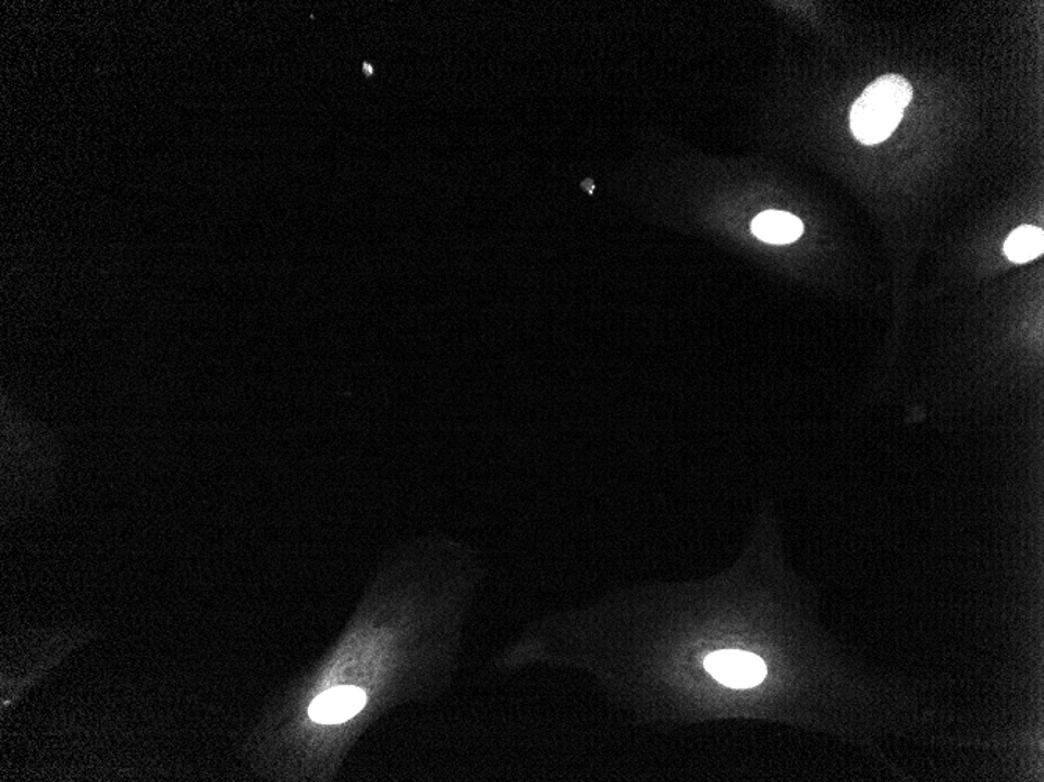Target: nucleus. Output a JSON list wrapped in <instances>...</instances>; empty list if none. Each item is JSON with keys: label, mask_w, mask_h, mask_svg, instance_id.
<instances>
[{"label": "nucleus", "mask_w": 1044, "mask_h": 782, "mask_svg": "<svg viewBox=\"0 0 1044 782\" xmlns=\"http://www.w3.org/2000/svg\"><path fill=\"white\" fill-rule=\"evenodd\" d=\"M1043 229L1032 227V225H1024V227L1015 229L1008 236L1006 246H1004V252H1006L1008 260L1014 261V263H1028V261L1035 260L1043 253Z\"/></svg>", "instance_id": "nucleus-5"}, {"label": "nucleus", "mask_w": 1044, "mask_h": 782, "mask_svg": "<svg viewBox=\"0 0 1044 782\" xmlns=\"http://www.w3.org/2000/svg\"><path fill=\"white\" fill-rule=\"evenodd\" d=\"M365 703L366 695L360 688L351 686L330 688L311 703L310 717L316 723H343L357 716L364 709Z\"/></svg>", "instance_id": "nucleus-3"}, {"label": "nucleus", "mask_w": 1044, "mask_h": 782, "mask_svg": "<svg viewBox=\"0 0 1044 782\" xmlns=\"http://www.w3.org/2000/svg\"><path fill=\"white\" fill-rule=\"evenodd\" d=\"M705 669L720 683L735 688L753 687L766 677V666L752 653L716 651L705 659Z\"/></svg>", "instance_id": "nucleus-2"}, {"label": "nucleus", "mask_w": 1044, "mask_h": 782, "mask_svg": "<svg viewBox=\"0 0 1044 782\" xmlns=\"http://www.w3.org/2000/svg\"><path fill=\"white\" fill-rule=\"evenodd\" d=\"M364 74H365V75H368V77H369V75H374V67H372L371 64H369V63H365V64H364Z\"/></svg>", "instance_id": "nucleus-6"}, {"label": "nucleus", "mask_w": 1044, "mask_h": 782, "mask_svg": "<svg viewBox=\"0 0 1044 782\" xmlns=\"http://www.w3.org/2000/svg\"><path fill=\"white\" fill-rule=\"evenodd\" d=\"M757 238L770 244H789L801 238L802 222L785 211H765L752 222Z\"/></svg>", "instance_id": "nucleus-4"}, {"label": "nucleus", "mask_w": 1044, "mask_h": 782, "mask_svg": "<svg viewBox=\"0 0 1044 782\" xmlns=\"http://www.w3.org/2000/svg\"><path fill=\"white\" fill-rule=\"evenodd\" d=\"M913 99L906 78L887 74L868 86L850 110V131L863 145L884 142L902 121Z\"/></svg>", "instance_id": "nucleus-1"}]
</instances>
